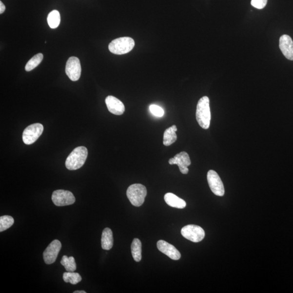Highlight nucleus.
I'll return each mask as SVG.
<instances>
[{"mask_svg": "<svg viewBox=\"0 0 293 293\" xmlns=\"http://www.w3.org/2000/svg\"><path fill=\"white\" fill-rule=\"evenodd\" d=\"M14 223V219L10 215H3L0 217V232L5 231L11 228Z\"/></svg>", "mask_w": 293, "mask_h": 293, "instance_id": "obj_23", "label": "nucleus"}, {"mask_svg": "<svg viewBox=\"0 0 293 293\" xmlns=\"http://www.w3.org/2000/svg\"><path fill=\"white\" fill-rule=\"evenodd\" d=\"M268 0H252V5L258 9H262L266 7Z\"/></svg>", "mask_w": 293, "mask_h": 293, "instance_id": "obj_25", "label": "nucleus"}, {"mask_svg": "<svg viewBox=\"0 0 293 293\" xmlns=\"http://www.w3.org/2000/svg\"><path fill=\"white\" fill-rule=\"evenodd\" d=\"M170 165H177L179 166L181 174L187 175L189 171L188 167L191 164V161L188 153L181 152L177 154L174 157L169 160Z\"/></svg>", "mask_w": 293, "mask_h": 293, "instance_id": "obj_10", "label": "nucleus"}, {"mask_svg": "<svg viewBox=\"0 0 293 293\" xmlns=\"http://www.w3.org/2000/svg\"><path fill=\"white\" fill-rule=\"evenodd\" d=\"M88 151L84 146L77 147L66 158L65 166L69 170H77L82 167L87 158Z\"/></svg>", "mask_w": 293, "mask_h": 293, "instance_id": "obj_2", "label": "nucleus"}, {"mask_svg": "<svg viewBox=\"0 0 293 293\" xmlns=\"http://www.w3.org/2000/svg\"><path fill=\"white\" fill-rule=\"evenodd\" d=\"M211 118L210 100L207 96H204L199 99L196 106V121L201 128L208 129L210 127Z\"/></svg>", "mask_w": 293, "mask_h": 293, "instance_id": "obj_1", "label": "nucleus"}, {"mask_svg": "<svg viewBox=\"0 0 293 293\" xmlns=\"http://www.w3.org/2000/svg\"><path fill=\"white\" fill-rule=\"evenodd\" d=\"M133 257L136 262H140L142 259V243L138 238L134 239L131 246Z\"/></svg>", "mask_w": 293, "mask_h": 293, "instance_id": "obj_18", "label": "nucleus"}, {"mask_svg": "<svg viewBox=\"0 0 293 293\" xmlns=\"http://www.w3.org/2000/svg\"><path fill=\"white\" fill-rule=\"evenodd\" d=\"M165 202L172 208L184 209L186 206L185 201L178 197L174 194L168 193L165 195Z\"/></svg>", "mask_w": 293, "mask_h": 293, "instance_id": "obj_15", "label": "nucleus"}, {"mask_svg": "<svg viewBox=\"0 0 293 293\" xmlns=\"http://www.w3.org/2000/svg\"><path fill=\"white\" fill-rule=\"evenodd\" d=\"M52 200L56 206H64L73 204L75 202L76 198L70 191L59 190L53 192Z\"/></svg>", "mask_w": 293, "mask_h": 293, "instance_id": "obj_7", "label": "nucleus"}, {"mask_svg": "<svg viewBox=\"0 0 293 293\" xmlns=\"http://www.w3.org/2000/svg\"><path fill=\"white\" fill-rule=\"evenodd\" d=\"M207 179L211 191L216 195L223 196L225 194L224 187L217 173L214 170H210L208 173Z\"/></svg>", "mask_w": 293, "mask_h": 293, "instance_id": "obj_8", "label": "nucleus"}, {"mask_svg": "<svg viewBox=\"0 0 293 293\" xmlns=\"http://www.w3.org/2000/svg\"><path fill=\"white\" fill-rule=\"evenodd\" d=\"M61 248V243L59 240L55 239L49 244L43 253V258L47 265L55 262Z\"/></svg>", "mask_w": 293, "mask_h": 293, "instance_id": "obj_11", "label": "nucleus"}, {"mask_svg": "<svg viewBox=\"0 0 293 293\" xmlns=\"http://www.w3.org/2000/svg\"><path fill=\"white\" fill-rule=\"evenodd\" d=\"M43 58H44V56H43L42 54H38L32 57V59L27 62V63L25 66V70L29 72L35 69L41 63Z\"/></svg>", "mask_w": 293, "mask_h": 293, "instance_id": "obj_21", "label": "nucleus"}, {"mask_svg": "<svg viewBox=\"0 0 293 293\" xmlns=\"http://www.w3.org/2000/svg\"><path fill=\"white\" fill-rule=\"evenodd\" d=\"M182 236L190 241L199 242L204 238L205 233L203 228L195 225H188L182 228L181 230Z\"/></svg>", "mask_w": 293, "mask_h": 293, "instance_id": "obj_5", "label": "nucleus"}, {"mask_svg": "<svg viewBox=\"0 0 293 293\" xmlns=\"http://www.w3.org/2000/svg\"><path fill=\"white\" fill-rule=\"evenodd\" d=\"M60 263L65 267L67 272H74L76 270V263L73 256L69 257L65 255L62 256Z\"/></svg>", "mask_w": 293, "mask_h": 293, "instance_id": "obj_20", "label": "nucleus"}, {"mask_svg": "<svg viewBox=\"0 0 293 293\" xmlns=\"http://www.w3.org/2000/svg\"><path fill=\"white\" fill-rule=\"evenodd\" d=\"M86 292L84 291H76L74 292V293H86Z\"/></svg>", "mask_w": 293, "mask_h": 293, "instance_id": "obj_27", "label": "nucleus"}, {"mask_svg": "<svg viewBox=\"0 0 293 293\" xmlns=\"http://www.w3.org/2000/svg\"><path fill=\"white\" fill-rule=\"evenodd\" d=\"M150 110L151 113L157 117L164 116L165 112L164 109L157 105L152 104L150 105Z\"/></svg>", "mask_w": 293, "mask_h": 293, "instance_id": "obj_24", "label": "nucleus"}, {"mask_svg": "<svg viewBox=\"0 0 293 293\" xmlns=\"http://www.w3.org/2000/svg\"><path fill=\"white\" fill-rule=\"evenodd\" d=\"M157 247L159 251L174 260H178L181 257V254L176 248L164 240L157 242Z\"/></svg>", "mask_w": 293, "mask_h": 293, "instance_id": "obj_12", "label": "nucleus"}, {"mask_svg": "<svg viewBox=\"0 0 293 293\" xmlns=\"http://www.w3.org/2000/svg\"><path fill=\"white\" fill-rule=\"evenodd\" d=\"M44 127L40 123H35L28 126L23 132L22 140L26 145L35 143L41 136Z\"/></svg>", "mask_w": 293, "mask_h": 293, "instance_id": "obj_6", "label": "nucleus"}, {"mask_svg": "<svg viewBox=\"0 0 293 293\" xmlns=\"http://www.w3.org/2000/svg\"><path fill=\"white\" fill-rule=\"evenodd\" d=\"M177 128L175 125L167 128L164 134L163 143L166 146H169L174 143L177 140Z\"/></svg>", "mask_w": 293, "mask_h": 293, "instance_id": "obj_17", "label": "nucleus"}, {"mask_svg": "<svg viewBox=\"0 0 293 293\" xmlns=\"http://www.w3.org/2000/svg\"><path fill=\"white\" fill-rule=\"evenodd\" d=\"M6 10V6L2 3V1H0V14H2Z\"/></svg>", "mask_w": 293, "mask_h": 293, "instance_id": "obj_26", "label": "nucleus"}, {"mask_svg": "<svg viewBox=\"0 0 293 293\" xmlns=\"http://www.w3.org/2000/svg\"><path fill=\"white\" fill-rule=\"evenodd\" d=\"M81 65L79 59L76 57H71L67 61L65 73L72 81H78L80 78Z\"/></svg>", "mask_w": 293, "mask_h": 293, "instance_id": "obj_9", "label": "nucleus"}, {"mask_svg": "<svg viewBox=\"0 0 293 293\" xmlns=\"http://www.w3.org/2000/svg\"><path fill=\"white\" fill-rule=\"evenodd\" d=\"M147 192L146 187L140 184L130 186L127 191V195L133 206L139 207L145 202Z\"/></svg>", "mask_w": 293, "mask_h": 293, "instance_id": "obj_4", "label": "nucleus"}, {"mask_svg": "<svg viewBox=\"0 0 293 293\" xmlns=\"http://www.w3.org/2000/svg\"><path fill=\"white\" fill-rule=\"evenodd\" d=\"M114 243L113 234L112 230L105 228L102 234V248L105 251H109L113 248Z\"/></svg>", "mask_w": 293, "mask_h": 293, "instance_id": "obj_16", "label": "nucleus"}, {"mask_svg": "<svg viewBox=\"0 0 293 293\" xmlns=\"http://www.w3.org/2000/svg\"><path fill=\"white\" fill-rule=\"evenodd\" d=\"M135 46V41L130 37H121L113 40L109 45V50L113 54L121 55L131 52Z\"/></svg>", "mask_w": 293, "mask_h": 293, "instance_id": "obj_3", "label": "nucleus"}, {"mask_svg": "<svg viewBox=\"0 0 293 293\" xmlns=\"http://www.w3.org/2000/svg\"><path fill=\"white\" fill-rule=\"evenodd\" d=\"M62 277L66 283L69 282L73 285L78 284L81 281V277L78 273L67 272L64 273Z\"/></svg>", "mask_w": 293, "mask_h": 293, "instance_id": "obj_22", "label": "nucleus"}, {"mask_svg": "<svg viewBox=\"0 0 293 293\" xmlns=\"http://www.w3.org/2000/svg\"><path fill=\"white\" fill-rule=\"evenodd\" d=\"M105 103L109 112L114 115H121L125 111L123 103L114 96H108L105 99Z\"/></svg>", "mask_w": 293, "mask_h": 293, "instance_id": "obj_14", "label": "nucleus"}, {"mask_svg": "<svg viewBox=\"0 0 293 293\" xmlns=\"http://www.w3.org/2000/svg\"><path fill=\"white\" fill-rule=\"evenodd\" d=\"M47 22L50 28L55 29L59 26L60 22V13L57 10L51 12L48 15Z\"/></svg>", "mask_w": 293, "mask_h": 293, "instance_id": "obj_19", "label": "nucleus"}, {"mask_svg": "<svg viewBox=\"0 0 293 293\" xmlns=\"http://www.w3.org/2000/svg\"><path fill=\"white\" fill-rule=\"evenodd\" d=\"M280 49L288 60H293V41L291 37L284 35L280 38Z\"/></svg>", "mask_w": 293, "mask_h": 293, "instance_id": "obj_13", "label": "nucleus"}]
</instances>
